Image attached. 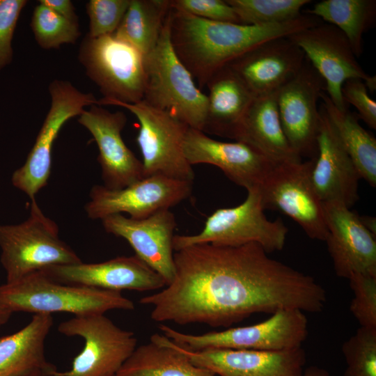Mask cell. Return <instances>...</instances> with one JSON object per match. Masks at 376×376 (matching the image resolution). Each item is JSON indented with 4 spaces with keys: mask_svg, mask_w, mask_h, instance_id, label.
<instances>
[{
    "mask_svg": "<svg viewBox=\"0 0 376 376\" xmlns=\"http://www.w3.org/2000/svg\"><path fill=\"white\" fill-rule=\"evenodd\" d=\"M168 20L173 49L199 88L218 70L258 45L322 22L304 13L284 22L245 25L207 20L171 7Z\"/></svg>",
    "mask_w": 376,
    "mask_h": 376,
    "instance_id": "7a4b0ae2",
    "label": "cell"
},
{
    "mask_svg": "<svg viewBox=\"0 0 376 376\" xmlns=\"http://www.w3.org/2000/svg\"><path fill=\"white\" fill-rule=\"evenodd\" d=\"M174 263L173 280L139 300L159 323L228 328L255 313H319L327 301L313 276L272 258L256 243L194 244L175 251Z\"/></svg>",
    "mask_w": 376,
    "mask_h": 376,
    "instance_id": "6da1fadb",
    "label": "cell"
},
{
    "mask_svg": "<svg viewBox=\"0 0 376 376\" xmlns=\"http://www.w3.org/2000/svg\"><path fill=\"white\" fill-rule=\"evenodd\" d=\"M322 206L327 228L324 241L336 275L347 279L356 273L376 276V235L350 208L334 202Z\"/></svg>",
    "mask_w": 376,
    "mask_h": 376,
    "instance_id": "e0dca14e",
    "label": "cell"
},
{
    "mask_svg": "<svg viewBox=\"0 0 376 376\" xmlns=\"http://www.w3.org/2000/svg\"><path fill=\"white\" fill-rule=\"evenodd\" d=\"M360 219L366 228L376 235V220L375 217L360 216Z\"/></svg>",
    "mask_w": 376,
    "mask_h": 376,
    "instance_id": "60d3db41",
    "label": "cell"
},
{
    "mask_svg": "<svg viewBox=\"0 0 376 376\" xmlns=\"http://www.w3.org/2000/svg\"><path fill=\"white\" fill-rule=\"evenodd\" d=\"M31 201L30 215L26 221L19 224H0V261L6 282L48 266L82 262L59 238L56 224L43 214L36 199Z\"/></svg>",
    "mask_w": 376,
    "mask_h": 376,
    "instance_id": "8992f818",
    "label": "cell"
},
{
    "mask_svg": "<svg viewBox=\"0 0 376 376\" xmlns=\"http://www.w3.org/2000/svg\"><path fill=\"white\" fill-rule=\"evenodd\" d=\"M305 59L304 52L288 36L264 42L228 66L258 97L277 91L299 72Z\"/></svg>",
    "mask_w": 376,
    "mask_h": 376,
    "instance_id": "7402d4cb",
    "label": "cell"
},
{
    "mask_svg": "<svg viewBox=\"0 0 376 376\" xmlns=\"http://www.w3.org/2000/svg\"><path fill=\"white\" fill-rule=\"evenodd\" d=\"M0 306L12 313H69L75 316L134 308V302L121 292L62 283L41 271L1 285Z\"/></svg>",
    "mask_w": 376,
    "mask_h": 376,
    "instance_id": "3957f363",
    "label": "cell"
},
{
    "mask_svg": "<svg viewBox=\"0 0 376 376\" xmlns=\"http://www.w3.org/2000/svg\"><path fill=\"white\" fill-rule=\"evenodd\" d=\"M26 0H0V71L13 61L12 41Z\"/></svg>",
    "mask_w": 376,
    "mask_h": 376,
    "instance_id": "8d00e7d4",
    "label": "cell"
},
{
    "mask_svg": "<svg viewBox=\"0 0 376 376\" xmlns=\"http://www.w3.org/2000/svg\"><path fill=\"white\" fill-rule=\"evenodd\" d=\"M30 26L36 42L45 49L73 44L81 35L78 22L56 14L40 2L33 10Z\"/></svg>",
    "mask_w": 376,
    "mask_h": 376,
    "instance_id": "1f68e13d",
    "label": "cell"
},
{
    "mask_svg": "<svg viewBox=\"0 0 376 376\" xmlns=\"http://www.w3.org/2000/svg\"><path fill=\"white\" fill-rule=\"evenodd\" d=\"M321 106L332 124L344 149L361 178L376 187V139L363 128L357 115L342 111L331 101L325 91L320 95Z\"/></svg>",
    "mask_w": 376,
    "mask_h": 376,
    "instance_id": "83f0119b",
    "label": "cell"
},
{
    "mask_svg": "<svg viewBox=\"0 0 376 376\" xmlns=\"http://www.w3.org/2000/svg\"><path fill=\"white\" fill-rule=\"evenodd\" d=\"M78 122L88 130L97 146V162L104 187L121 189L144 178L141 161L125 145L121 135L127 123L124 112H111L93 104L83 111Z\"/></svg>",
    "mask_w": 376,
    "mask_h": 376,
    "instance_id": "2e32d148",
    "label": "cell"
},
{
    "mask_svg": "<svg viewBox=\"0 0 376 376\" xmlns=\"http://www.w3.org/2000/svg\"><path fill=\"white\" fill-rule=\"evenodd\" d=\"M288 38L304 53L325 82V93L340 110L348 109L341 88L350 79L366 81L369 75L357 60L344 33L334 25L322 22Z\"/></svg>",
    "mask_w": 376,
    "mask_h": 376,
    "instance_id": "9a60e30c",
    "label": "cell"
},
{
    "mask_svg": "<svg viewBox=\"0 0 376 376\" xmlns=\"http://www.w3.org/2000/svg\"><path fill=\"white\" fill-rule=\"evenodd\" d=\"M53 323L50 314H34L20 330L0 337V376H26L56 370L45 355V339Z\"/></svg>",
    "mask_w": 376,
    "mask_h": 376,
    "instance_id": "d4e9b609",
    "label": "cell"
},
{
    "mask_svg": "<svg viewBox=\"0 0 376 376\" xmlns=\"http://www.w3.org/2000/svg\"><path fill=\"white\" fill-rule=\"evenodd\" d=\"M301 376H331L324 368L316 366H311L304 370Z\"/></svg>",
    "mask_w": 376,
    "mask_h": 376,
    "instance_id": "ab89813d",
    "label": "cell"
},
{
    "mask_svg": "<svg viewBox=\"0 0 376 376\" xmlns=\"http://www.w3.org/2000/svg\"><path fill=\"white\" fill-rule=\"evenodd\" d=\"M348 280L354 293L350 312L360 327L376 328V276L356 273Z\"/></svg>",
    "mask_w": 376,
    "mask_h": 376,
    "instance_id": "836d02e7",
    "label": "cell"
},
{
    "mask_svg": "<svg viewBox=\"0 0 376 376\" xmlns=\"http://www.w3.org/2000/svg\"><path fill=\"white\" fill-rule=\"evenodd\" d=\"M192 184L157 174L118 189L95 185L90 191L85 211L92 219L101 220L122 212L127 213L132 219H144L187 199L191 193Z\"/></svg>",
    "mask_w": 376,
    "mask_h": 376,
    "instance_id": "4fadbf2b",
    "label": "cell"
},
{
    "mask_svg": "<svg viewBox=\"0 0 376 376\" xmlns=\"http://www.w3.org/2000/svg\"><path fill=\"white\" fill-rule=\"evenodd\" d=\"M130 3V0H90L86 5L89 17L91 37L115 33Z\"/></svg>",
    "mask_w": 376,
    "mask_h": 376,
    "instance_id": "e575fe53",
    "label": "cell"
},
{
    "mask_svg": "<svg viewBox=\"0 0 376 376\" xmlns=\"http://www.w3.org/2000/svg\"><path fill=\"white\" fill-rule=\"evenodd\" d=\"M264 211L258 187L248 189L242 203L217 209L210 214L199 233L174 235L173 250L198 244L239 246L256 243L268 253L280 251L285 246L288 228L281 218L269 220Z\"/></svg>",
    "mask_w": 376,
    "mask_h": 376,
    "instance_id": "5b68a950",
    "label": "cell"
},
{
    "mask_svg": "<svg viewBox=\"0 0 376 376\" xmlns=\"http://www.w3.org/2000/svg\"><path fill=\"white\" fill-rule=\"evenodd\" d=\"M79 61L103 97L98 105L134 104L143 100L146 88L144 56L113 33L87 34L79 47Z\"/></svg>",
    "mask_w": 376,
    "mask_h": 376,
    "instance_id": "52a82bcc",
    "label": "cell"
},
{
    "mask_svg": "<svg viewBox=\"0 0 376 376\" xmlns=\"http://www.w3.org/2000/svg\"><path fill=\"white\" fill-rule=\"evenodd\" d=\"M306 13L339 29L357 58L363 52V35L375 20L376 1L322 0Z\"/></svg>",
    "mask_w": 376,
    "mask_h": 376,
    "instance_id": "f546056e",
    "label": "cell"
},
{
    "mask_svg": "<svg viewBox=\"0 0 376 376\" xmlns=\"http://www.w3.org/2000/svg\"><path fill=\"white\" fill-rule=\"evenodd\" d=\"M50 108L25 163L14 171L12 184L34 200L47 185L51 173L54 143L64 124L79 116L85 107L97 104L91 93H83L68 81L54 79L49 85ZM98 105V104H97Z\"/></svg>",
    "mask_w": 376,
    "mask_h": 376,
    "instance_id": "30bf717a",
    "label": "cell"
},
{
    "mask_svg": "<svg viewBox=\"0 0 376 376\" xmlns=\"http://www.w3.org/2000/svg\"><path fill=\"white\" fill-rule=\"evenodd\" d=\"M364 84L368 89L371 91H375L376 89V79L375 76L369 75L368 78L364 81Z\"/></svg>",
    "mask_w": 376,
    "mask_h": 376,
    "instance_id": "7bdbcfd3",
    "label": "cell"
},
{
    "mask_svg": "<svg viewBox=\"0 0 376 376\" xmlns=\"http://www.w3.org/2000/svg\"><path fill=\"white\" fill-rule=\"evenodd\" d=\"M115 376H116V375H115Z\"/></svg>",
    "mask_w": 376,
    "mask_h": 376,
    "instance_id": "f6af8a7d",
    "label": "cell"
},
{
    "mask_svg": "<svg viewBox=\"0 0 376 376\" xmlns=\"http://www.w3.org/2000/svg\"><path fill=\"white\" fill-rule=\"evenodd\" d=\"M58 331L84 340L64 376H115L137 346L132 331L115 324L104 314L75 315L62 322Z\"/></svg>",
    "mask_w": 376,
    "mask_h": 376,
    "instance_id": "8fae6325",
    "label": "cell"
},
{
    "mask_svg": "<svg viewBox=\"0 0 376 376\" xmlns=\"http://www.w3.org/2000/svg\"><path fill=\"white\" fill-rule=\"evenodd\" d=\"M344 376H376V328L360 327L342 345Z\"/></svg>",
    "mask_w": 376,
    "mask_h": 376,
    "instance_id": "d6a6232c",
    "label": "cell"
},
{
    "mask_svg": "<svg viewBox=\"0 0 376 376\" xmlns=\"http://www.w3.org/2000/svg\"><path fill=\"white\" fill-rule=\"evenodd\" d=\"M144 62L146 81L142 100L203 132L207 96L196 85L173 49L168 16L155 47L144 56Z\"/></svg>",
    "mask_w": 376,
    "mask_h": 376,
    "instance_id": "277c9868",
    "label": "cell"
},
{
    "mask_svg": "<svg viewBox=\"0 0 376 376\" xmlns=\"http://www.w3.org/2000/svg\"><path fill=\"white\" fill-rule=\"evenodd\" d=\"M170 9V0H130L113 34L145 56L155 47Z\"/></svg>",
    "mask_w": 376,
    "mask_h": 376,
    "instance_id": "f1b7e54d",
    "label": "cell"
},
{
    "mask_svg": "<svg viewBox=\"0 0 376 376\" xmlns=\"http://www.w3.org/2000/svg\"><path fill=\"white\" fill-rule=\"evenodd\" d=\"M183 150L191 166L198 164L215 166L232 182L246 190L259 187L276 166L246 143L217 141L201 130L190 127L185 137Z\"/></svg>",
    "mask_w": 376,
    "mask_h": 376,
    "instance_id": "ffe728a7",
    "label": "cell"
},
{
    "mask_svg": "<svg viewBox=\"0 0 376 376\" xmlns=\"http://www.w3.org/2000/svg\"><path fill=\"white\" fill-rule=\"evenodd\" d=\"M175 345L193 363L217 376H301L306 361L301 347L280 351L218 348L191 351Z\"/></svg>",
    "mask_w": 376,
    "mask_h": 376,
    "instance_id": "44dd1931",
    "label": "cell"
},
{
    "mask_svg": "<svg viewBox=\"0 0 376 376\" xmlns=\"http://www.w3.org/2000/svg\"><path fill=\"white\" fill-rule=\"evenodd\" d=\"M315 159L274 166L258 189L265 210L283 212L311 239L324 241L327 228L322 201L311 180Z\"/></svg>",
    "mask_w": 376,
    "mask_h": 376,
    "instance_id": "7c38bea8",
    "label": "cell"
},
{
    "mask_svg": "<svg viewBox=\"0 0 376 376\" xmlns=\"http://www.w3.org/2000/svg\"><path fill=\"white\" fill-rule=\"evenodd\" d=\"M109 105L125 108L139 122L136 142L142 155L144 178L160 174L193 182L194 172L183 150L187 125L143 100L134 104L112 102Z\"/></svg>",
    "mask_w": 376,
    "mask_h": 376,
    "instance_id": "9c48e42d",
    "label": "cell"
},
{
    "mask_svg": "<svg viewBox=\"0 0 376 376\" xmlns=\"http://www.w3.org/2000/svg\"><path fill=\"white\" fill-rule=\"evenodd\" d=\"M233 8L240 23L266 25L281 23L299 16L310 0H226Z\"/></svg>",
    "mask_w": 376,
    "mask_h": 376,
    "instance_id": "4dcf8cb0",
    "label": "cell"
},
{
    "mask_svg": "<svg viewBox=\"0 0 376 376\" xmlns=\"http://www.w3.org/2000/svg\"><path fill=\"white\" fill-rule=\"evenodd\" d=\"M320 113L318 155L311 180L322 203L334 202L350 208L359 199L361 178L321 105Z\"/></svg>",
    "mask_w": 376,
    "mask_h": 376,
    "instance_id": "603a6c76",
    "label": "cell"
},
{
    "mask_svg": "<svg viewBox=\"0 0 376 376\" xmlns=\"http://www.w3.org/2000/svg\"><path fill=\"white\" fill-rule=\"evenodd\" d=\"M12 313L0 306V327L5 324L10 319Z\"/></svg>",
    "mask_w": 376,
    "mask_h": 376,
    "instance_id": "b9f144b4",
    "label": "cell"
},
{
    "mask_svg": "<svg viewBox=\"0 0 376 376\" xmlns=\"http://www.w3.org/2000/svg\"><path fill=\"white\" fill-rule=\"evenodd\" d=\"M26 376H64L62 372H58L57 370L49 372H42Z\"/></svg>",
    "mask_w": 376,
    "mask_h": 376,
    "instance_id": "ee69618b",
    "label": "cell"
},
{
    "mask_svg": "<svg viewBox=\"0 0 376 376\" xmlns=\"http://www.w3.org/2000/svg\"><path fill=\"white\" fill-rule=\"evenodd\" d=\"M277 91L253 99L233 139L249 145L275 165L299 163L302 158L291 147L281 123Z\"/></svg>",
    "mask_w": 376,
    "mask_h": 376,
    "instance_id": "cb8c5ba5",
    "label": "cell"
},
{
    "mask_svg": "<svg viewBox=\"0 0 376 376\" xmlns=\"http://www.w3.org/2000/svg\"><path fill=\"white\" fill-rule=\"evenodd\" d=\"M204 133L232 139L236 127L256 97L228 66L208 80Z\"/></svg>",
    "mask_w": 376,
    "mask_h": 376,
    "instance_id": "484cf974",
    "label": "cell"
},
{
    "mask_svg": "<svg viewBox=\"0 0 376 376\" xmlns=\"http://www.w3.org/2000/svg\"><path fill=\"white\" fill-rule=\"evenodd\" d=\"M39 271L62 283L111 291H150L166 286L163 278L136 255L98 263L51 265Z\"/></svg>",
    "mask_w": 376,
    "mask_h": 376,
    "instance_id": "d6986e66",
    "label": "cell"
},
{
    "mask_svg": "<svg viewBox=\"0 0 376 376\" xmlns=\"http://www.w3.org/2000/svg\"><path fill=\"white\" fill-rule=\"evenodd\" d=\"M39 2L59 15L78 22L75 6L70 0H40Z\"/></svg>",
    "mask_w": 376,
    "mask_h": 376,
    "instance_id": "f35d334b",
    "label": "cell"
},
{
    "mask_svg": "<svg viewBox=\"0 0 376 376\" xmlns=\"http://www.w3.org/2000/svg\"><path fill=\"white\" fill-rule=\"evenodd\" d=\"M344 102L358 111L357 116L369 127L376 129V102L368 95L364 81L360 79L346 80L341 88Z\"/></svg>",
    "mask_w": 376,
    "mask_h": 376,
    "instance_id": "74e56055",
    "label": "cell"
},
{
    "mask_svg": "<svg viewBox=\"0 0 376 376\" xmlns=\"http://www.w3.org/2000/svg\"><path fill=\"white\" fill-rule=\"evenodd\" d=\"M116 376H217L196 366L162 334L137 345Z\"/></svg>",
    "mask_w": 376,
    "mask_h": 376,
    "instance_id": "4316f807",
    "label": "cell"
},
{
    "mask_svg": "<svg viewBox=\"0 0 376 376\" xmlns=\"http://www.w3.org/2000/svg\"><path fill=\"white\" fill-rule=\"evenodd\" d=\"M171 8L207 20L241 24L226 0H170Z\"/></svg>",
    "mask_w": 376,
    "mask_h": 376,
    "instance_id": "d590c367",
    "label": "cell"
},
{
    "mask_svg": "<svg viewBox=\"0 0 376 376\" xmlns=\"http://www.w3.org/2000/svg\"><path fill=\"white\" fill-rule=\"evenodd\" d=\"M325 82L306 58L299 72L277 91L281 123L291 147L303 157L315 159L320 113L318 102Z\"/></svg>",
    "mask_w": 376,
    "mask_h": 376,
    "instance_id": "5bb4252c",
    "label": "cell"
},
{
    "mask_svg": "<svg viewBox=\"0 0 376 376\" xmlns=\"http://www.w3.org/2000/svg\"><path fill=\"white\" fill-rule=\"evenodd\" d=\"M159 328L164 336L191 351L212 348L280 351L301 347L308 336V320L302 311L285 308L255 324L202 334L183 333L165 324Z\"/></svg>",
    "mask_w": 376,
    "mask_h": 376,
    "instance_id": "ba28073f",
    "label": "cell"
},
{
    "mask_svg": "<svg viewBox=\"0 0 376 376\" xmlns=\"http://www.w3.org/2000/svg\"><path fill=\"white\" fill-rule=\"evenodd\" d=\"M101 221L105 231L125 239L135 255L163 278L166 285L173 280L176 221L170 209L160 210L141 219L114 214Z\"/></svg>",
    "mask_w": 376,
    "mask_h": 376,
    "instance_id": "ac0fdd59",
    "label": "cell"
}]
</instances>
